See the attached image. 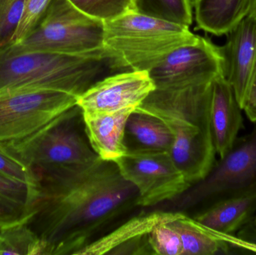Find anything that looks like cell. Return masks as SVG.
Returning a JSON list of instances; mask_svg holds the SVG:
<instances>
[{"instance_id": "6da1fadb", "label": "cell", "mask_w": 256, "mask_h": 255, "mask_svg": "<svg viewBox=\"0 0 256 255\" xmlns=\"http://www.w3.org/2000/svg\"><path fill=\"white\" fill-rule=\"evenodd\" d=\"M39 196L26 221L46 255H76L123 214L138 207V193L114 162L98 157L36 176Z\"/></svg>"}, {"instance_id": "7a4b0ae2", "label": "cell", "mask_w": 256, "mask_h": 255, "mask_svg": "<svg viewBox=\"0 0 256 255\" xmlns=\"http://www.w3.org/2000/svg\"><path fill=\"white\" fill-rule=\"evenodd\" d=\"M213 82L173 79L154 88L134 110L167 126L173 136L170 155L191 186L204 179L216 162L210 121Z\"/></svg>"}, {"instance_id": "3957f363", "label": "cell", "mask_w": 256, "mask_h": 255, "mask_svg": "<svg viewBox=\"0 0 256 255\" xmlns=\"http://www.w3.org/2000/svg\"><path fill=\"white\" fill-rule=\"evenodd\" d=\"M126 71L106 52L70 55L24 49L10 44L0 49V94L48 89L76 96L108 75Z\"/></svg>"}, {"instance_id": "277c9868", "label": "cell", "mask_w": 256, "mask_h": 255, "mask_svg": "<svg viewBox=\"0 0 256 255\" xmlns=\"http://www.w3.org/2000/svg\"><path fill=\"white\" fill-rule=\"evenodd\" d=\"M198 38L190 27L134 10L104 22V49L126 70L149 71L172 52Z\"/></svg>"}, {"instance_id": "5b68a950", "label": "cell", "mask_w": 256, "mask_h": 255, "mask_svg": "<svg viewBox=\"0 0 256 255\" xmlns=\"http://www.w3.org/2000/svg\"><path fill=\"white\" fill-rule=\"evenodd\" d=\"M81 113L76 105L31 136L0 145L28 167L36 178L50 169L88 163L98 156L78 127Z\"/></svg>"}, {"instance_id": "8992f818", "label": "cell", "mask_w": 256, "mask_h": 255, "mask_svg": "<svg viewBox=\"0 0 256 255\" xmlns=\"http://www.w3.org/2000/svg\"><path fill=\"white\" fill-rule=\"evenodd\" d=\"M256 193V125L238 138L232 149L216 160L206 178L179 196L178 205L194 216L232 198ZM192 216V217H194Z\"/></svg>"}, {"instance_id": "52a82bcc", "label": "cell", "mask_w": 256, "mask_h": 255, "mask_svg": "<svg viewBox=\"0 0 256 255\" xmlns=\"http://www.w3.org/2000/svg\"><path fill=\"white\" fill-rule=\"evenodd\" d=\"M104 22L78 10L69 0H52L32 31L16 45L24 49L70 55L104 50Z\"/></svg>"}, {"instance_id": "ba28073f", "label": "cell", "mask_w": 256, "mask_h": 255, "mask_svg": "<svg viewBox=\"0 0 256 255\" xmlns=\"http://www.w3.org/2000/svg\"><path fill=\"white\" fill-rule=\"evenodd\" d=\"M78 97L55 90L0 94V142L31 136L76 105Z\"/></svg>"}, {"instance_id": "9c48e42d", "label": "cell", "mask_w": 256, "mask_h": 255, "mask_svg": "<svg viewBox=\"0 0 256 255\" xmlns=\"http://www.w3.org/2000/svg\"><path fill=\"white\" fill-rule=\"evenodd\" d=\"M114 162L136 189L138 207L174 200L191 187L167 151H128Z\"/></svg>"}, {"instance_id": "30bf717a", "label": "cell", "mask_w": 256, "mask_h": 255, "mask_svg": "<svg viewBox=\"0 0 256 255\" xmlns=\"http://www.w3.org/2000/svg\"><path fill=\"white\" fill-rule=\"evenodd\" d=\"M148 71L127 70L105 76L78 97L84 114L135 110L154 89Z\"/></svg>"}, {"instance_id": "8fae6325", "label": "cell", "mask_w": 256, "mask_h": 255, "mask_svg": "<svg viewBox=\"0 0 256 255\" xmlns=\"http://www.w3.org/2000/svg\"><path fill=\"white\" fill-rule=\"evenodd\" d=\"M182 214L156 211L136 216L114 232L94 240L76 255H154L149 245V234L158 225L170 223Z\"/></svg>"}, {"instance_id": "7c38bea8", "label": "cell", "mask_w": 256, "mask_h": 255, "mask_svg": "<svg viewBox=\"0 0 256 255\" xmlns=\"http://www.w3.org/2000/svg\"><path fill=\"white\" fill-rule=\"evenodd\" d=\"M222 48L225 77L242 109L256 69V20L248 16L228 34Z\"/></svg>"}, {"instance_id": "4fadbf2b", "label": "cell", "mask_w": 256, "mask_h": 255, "mask_svg": "<svg viewBox=\"0 0 256 255\" xmlns=\"http://www.w3.org/2000/svg\"><path fill=\"white\" fill-rule=\"evenodd\" d=\"M243 109L225 76L214 80L210 121L216 155L224 157L232 148L244 127Z\"/></svg>"}, {"instance_id": "5bb4252c", "label": "cell", "mask_w": 256, "mask_h": 255, "mask_svg": "<svg viewBox=\"0 0 256 255\" xmlns=\"http://www.w3.org/2000/svg\"><path fill=\"white\" fill-rule=\"evenodd\" d=\"M170 225L180 236L183 246V255L249 253L248 243L237 235L218 233L190 216L182 214L180 217L170 222Z\"/></svg>"}, {"instance_id": "9a60e30c", "label": "cell", "mask_w": 256, "mask_h": 255, "mask_svg": "<svg viewBox=\"0 0 256 255\" xmlns=\"http://www.w3.org/2000/svg\"><path fill=\"white\" fill-rule=\"evenodd\" d=\"M134 109L84 114V130L90 145L102 160L112 161L128 151L124 142L128 118Z\"/></svg>"}, {"instance_id": "2e32d148", "label": "cell", "mask_w": 256, "mask_h": 255, "mask_svg": "<svg viewBox=\"0 0 256 255\" xmlns=\"http://www.w3.org/2000/svg\"><path fill=\"white\" fill-rule=\"evenodd\" d=\"M251 0H194L196 29L227 35L248 16Z\"/></svg>"}, {"instance_id": "e0dca14e", "label": "cell", "mask_w": 256, "mask_h": 255, "mask_svg": "<svg viewBox=\"0 0 256 255\" xmlns=\"http://www.w3.org/2000/svg\"><path fill=\"white\" fill-rule=\"evenodd\" d=\"M256 213V193H254L222 201L192 217L218 233L236 235L254 220Z\"/></svg>"}, {"instance_id": "ac0fdd59", "label": "cell", "mask_w": 256, "mask_h": 255, "mask_svg": "<svg viewBox=\"0 0 256 255\" xmlns=\"http://www.w3.org/2000/svg\"><path fill=\"white\" fill-rule=\"evenodd\" d=\"M124 142L128 151H171L173 136L167 126L156 117L134 111L126 124Z\"/></svg>"}, {"instance_id": "d6986e66", "label": "cell", "mask_w": 256, "mask_h": 255, "mask_svg": "<svg viewBox=\"0 0 256 255\" xmlns=\"http://www.w3.org/2000/svg\"><path fill=\"white\" fill-rule=\"evenodd\" d=\"M39 190L0 175V228L27 221Z\"/></svg>"}, {"instance_id": "ffe728a7", "label": "cell", "mask_w": 256, "mask_h": 255, "mask_svg": "<svg viewBox=\"0 0 256 255\" xmlns=\"http://www.w3.org/2000/svg\"><path fill=\"white\" fill-rule=\"evenodd\" d=\"M132 10L190 27L194 19V0H132Z\"/></svg>"}, {"instance_id": "44dd1931", "label": "cell", "mask_w": 256, "mask_h": 255, "mask_svg": "<svg viewBox=\"0 0 256 255\" xmlns=\"http://www.w3.org/2000/svg\"><path fill=\"white\" fill-rule=\"evenodd\" d=\"M46 255L42 241L26 222L0 228V255Z\"/></svg>"}, {"instance_id": "7402d4cb", "label": "cell", "mask_w": 256, "mask_h": 255, "mask_svg": "<svg viewBox=\"0 0 256 255\" xmlns=\"http://www.w3.org/2000/svg\"><path fill=\"white\" fill-rule=\"evenodd\" d=\"M85 14L105 22L132 10V0H69Z\"/></svg>"}, {"instance_id": "603a6c76", "label": "cell", "mask_w": 256, "mask_h": 255, "mask_svg": "<svg viewBox=\"0 0 256 255\" xmlns=\"http://www.w3.org/2000/svg\"><path fill=\"white\" fill-rule=\"evenodd\" d=\"M148 243L154 255H183L182 240L170 223L154 228L149 234Z\"/></svg>"}, {"instance_id": "cb8c5ba5", "label": "cell", "mask_w": 256, "mask_h": 255, "mask_svg": "<svg viewBox=\"0 0 256 255\" xmlns=\"http://www.w3.org/2000/svg\"><path fill=\"white\" fill-rule=\"evenodd\" d=\"M25 0H0V49L12 44L22 17Z\"/></svg>"}, {"instance_id": "d4e9b609", "label": "cell", "mask_w": 256, "mask_h": 255, "mask_svg": "<svg viewBox=\"0 0 256 255\" xmlns=\"http://www.w3.org/2000/svg\"><path fill=\"white\" fill-rule=\"evenodd\" d=\"M52 0H25L24 12L12 44L19 43L38 22Z\"/></svg>"}, {"instance_id": "484cf974", "label": "cell", "mask_w": 256, "mask_h": 255, "mask_svg": "<svg viewBox=\"0 0 256 255\" xmlns=\"http://www.w3.org/2000/svg\"><path fill=\"white\" fill-rule=\"evenodd\" d=\"M0 175L38 188L37 181L30 169L0 145Z\"/></svg>"}, {"instance_id": "4316f807", "label": "cell", "mask_w": 256, "mask_h": 255, "mask_svg": "<svg viewBox=\"0 0 256 255\" xmlns=\"http://www.w3.org/2000/svg\"><path fill=\"white\" fill-rule=\"evenodd\" d=\"M243 110L249 120L256 124V69L254 80L244 106Z\"/></svg>"}, {"instance_id": "83f0119b", "label": "cell", "mask_w": 256, "mask_h": 255, "mask_svg": "<svg viewBox=\"0 0 256 255\" xmlns=\"http://www.w3.org/2000/svg\"><path fill=\"white\" fill-rule=\"evenodd\" d=\"M236 235L252 246L254 253H256V223L254 220L242 228Z\"/></svg>"}, {"instance_id": "f1b7e54d", "label": "cell", "mask_w": 256, "mask_h": 255, "mask_svg": "<svg viewBox=\"0 0 256 255\" xmlns=\"http://www.w3.org/2000/svg\"><path fill=\"white\" fill-rule=\"evenodd\" d=\"M248 16L254 18L256 20V0H251L250 7Z\"/></svg>"}, {"instance_id": "f546056e", "label": "cell", "mask_w": 256, "mask_h": 255, "mask_svg": "<svg viewBox=\"0 0 256 255\" xmlns=\"http://www.w3.org/2000/svg\"><path fill=\"white\" fill-rule=\"evenodd\" d=\"M254 222H255V223H256V217H255V218H254Z\"/></svg>"}]
</instances>
